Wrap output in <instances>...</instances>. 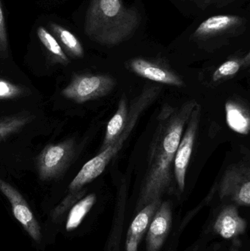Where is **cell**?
<instances>
[{
	"instance_id": "1",
	"label": "cell",
	"mask_w": 250,
	"mask_h": 251,
	"mask_svg": "<svg viewBox=\"0 0 250 251\" xmlns=\"http://www.w3.org/2000/svg\"><path fill=\"white\" fill-rule=\"evenodd\" d=\"M198 104L189 100L179 107L166 104L157 117V126L151 140L147 169L141 185L136 210L154 201L161 200L173 184V162L178 146L192 110Z\"/></svg>"
},
{
	"instance_id": "2",
	"label": "cell",
	"mask_w": 250,
	"mask_h": 251,
	"mask_svg": "<svg viewBox=\"0 0 250 251\" xmlns=\"http://www.w3.org/2000/svg\"><path fill=\"white\" fill-rule=\"evenodd\" d=\"M140 20L138 12L125 7L122 0H92L85 20V32L95 42L113 47L129 39Z\"/></svg>"
},
{
	"instance_id": "3",
	"label": "cell",
	"mask_w": 250,
	"mask_h": 251,
	"mask_svg": "<svg viewBox=\"0 0 250 251\" xmlns=\"http://www.w3.org/2000/svg\"><path fill=\"white\" fill-rule=\"evenodd\" d=\"M73 140L44 148L37 158V170L41 181H50L60 178L71 163L75 156Z\"/></svg>"
},
{
	"instance_id": "4",
	"label": "cell",
	"mask_w": 250,
	"mask_h": 251,
	"mask_svg": "<svg viewBox=\"0 0 250 251\" xmlns=\"http://www.w3.org/2000/svg\"><path fill=\"white\" fill-rule=\"evenodd\" d=\"M114 78L108 75H76L62 91L63 97L78 104L106 97L115 87Z\"/></svg>"
},
{
	"instance_id": "5",
	"label": "cell",
	"mask_w": 250,
	"mask_h": 251,
	"mask_svg": "<svg viewBox=\"0 0 250 251\" xmlns=\"http://www.w3.org/2000/svg\"><path fill=\"white\" fill-rule=\"evenodd\" d=\"M201 110V106L198 103L191 113L175 155L173 162V176L177 183L179 191L182 193L185 189L186 171L199 128Z\"/></svg>"
},
{
	"instance_id": "6",
	"label": "cell",
	"mask_w": 250,
	"mask_h": 251,
	"mask_svg": "<svg viewBox=\"0 0 250 251\" xmlns=\"http://www.w3.org/2000/svg\"><path fill=\"white\" fill-rule=\"evenodd\" d=\"M221 199H230L237 205H250V170L245 164H236L227 168L220 182Z\"/></svg>"
},
{
	"instance_id": "7",
	"label": "cell",
	"mask_w": 250,
	"mask_h": 251,
	"mask_svg": "<svg viewBox=\"0 0 250 251\" xmlns=\"http://www.w3.org/2000/svg\"><path fill=\"white\" fill-rule=\"evenodd\" d=\"M0 192L8 199L16 219L37 243L41 239V227L22 195L9 183L0 178Z\"/></svg>"
},
{
	"instance_id": "8",
	"label": "cell",
	"mask_w": 250,
	"mask_h": 251,
	"mask_svg": "<svg viewBox=\"0 0 250 251\" xmlns=\"http://www.w3.org/2000/svg\"><path fill=\"white\" fill-rule=\"evenodd\" d=\"M171 224V205L169 201L161 202L147 231L145 251H159L170 233Z\"/></svg>"
},
{
	"instance_id": "9",
	"label": "cell",
	"mask_w": 250,
	"mask_h": 251,
	"mask_svg": "<svg viewBox=\"0 0 250 251\" xmlns=\"http://www.w3.org/2000/svg\"><path fill=\"white\" fill-rule=\"evenodd\" d=\"M129 68L136 75L158 83L176 87L183 85L182 79L174 72L146 59H132L129 61Z\"/></svg>"
},
{
	"instance_id": "10",
	"label": "cell",
	"mask_w": 250,
	"mask_h": 251,
	"mask_svg": "<svg viewBox=\"0 0 250 251\" xmlns=\"http://www.w3.org/2000/svg\"><path fill=\"white\" fill-rule=\"evenodd\" d=\"M161 202V200L154 201L139 211L128 231L126 242V251H137L138 246L144 234L148 231L153 217Z\"/></svg>"
},
{
	"instance_id": "11",
	"label": "cell",
	"mask_w": 250,
	"mask_h": 251,
	"mask_svg": "<svg viewBox=\"0 0 250 251\" xmlns=\"http://www.w3.org/2000/svg\"><path fill=\"white\" fill-rule=\"evenodd\" d=\"M247 221L239 215L235 206H226L217 217L214 225L217 234L225 239H232L246 231Z\"/></svg>"
},
{
	"instance_id": "12",
	"label": "cell",
	"mask_w": 250,
	"mask_h": 251,
	"mask_svg": "<svg viewBox=\"0 0 250 251\" xmlns=\"http://www.w3.org/2000/svg\"><path fill=\"white\" fill-rule=\"evenodd\" d=\"M243 19L233 15H220L211 16L203 22L194 32L196 38H206L221 35L241 26Z\"/></svg>"
},
{
	"instance_id": "13",
	"label": "cell",
	"mask_w": 250,
	"mask_h": 251,
	"mask_svg": "<svg viewBox=\"0 0 250 251\" xmlns=\"http://www.w3.org/2000/svg\"><path fill=\"white\" fill-rule=\"evenodd\" d=\"M129 118V105L126 97L120 98L117 111L108 122L106 128L104 141L100 151L105 150L114 143L123 132Z\"/></svg>"
},
{
	"instance_id": "14",
	"label": "cell",
	"mask_w": 250,
	"mask_h": 251,
	"mask_svg": "<svg viewBox=\"0 0 250 251\" xmlns=\"http://www.w3.org/2000/svg\"><path fill=\"white\" fill-rule=\"evenodd\" d=\"M226 122L233 131L239 134H249L250 130V112L239 101L230 100L226 104Z\"/></svg>"
},
{
	"instance_id": "15",
	"label": "cell",
	"mask_w": 250,
	"mask_h": 251,
	"mask_svg": "<svg viewBox=\"0 0 250 251\" xmlns=\"http://www.w3.org/2000/svg\"><path fill=\"white\" fill-rule=\"evenodd\" d=\"M32 119L33 116L27 113L0 116V141L19 132Z\"/></svg>"
},
{
	"instance_id": "16",
	"label": "cell",
	"mask_w": 250,
	"mask_h": 251,
	"mask_svg": "<svg viewBox=\"0 0 250 251\" xmlns=\"http://www.w3.org/2000/svg\"><path fill=\"white\" fill-rule=\"evenodd\" d=\"M95 201L96 196L95 194L88 195L72 207L66 222V228L68 231H73L79 226L84 218L92 209Z\"/></svg>"
},
{
	"instance_id": "17",
	"label": "cell",
	"mask_w": 250,
	"mask_h": 251,
	"mask_svg": "<svg viewBox=\"0 0 250 251\" xmlns=\"http://www.w3.org/2000/svg\"><path fill=\"white\" fill-rule=\"evenodd\" d=\"M50 26L68 54L76 58L83 57V47L79 39L71 32L57 24L51 23Z\"/></svg>"
},
{
	"instance_id": "18",
	"label": "cell",
	"mask_w": 250,
	"mask_h": 251,
	"mask_svg": "<svg viewBox=\"0 0 250 251\" xmlns=\"http://www.w3.org/2000/svg\"><path fill=\"white\" fill-rule=\"evenodd\" d=\"M37 35L41 44L51 56L53 62L66 66L68 64L69 59L63 51L55 38L44 26H39L37 29Z\"/></svg>"
},
{
	"instance_id": "19",
	"label": "cell",
	"mask_w": 250,
	"mask_h": 251,
	"mask_svg": "<svg viewBox=\"0 0 250 251\" xmlns=\"http://www.w3.org/2000/svg\"><path fill=\"white\" fill-rule=\"evenodd\" d=\"M250 64V54L244 59H230L223 63L214 72L212 79L214 82H220L223 79L233 77L242 69V66Z\"/></svg>"
},
{
	"instance_id": "20",
	"label": "cell",
	"mask_w": 250,
	"mask_h": 251,
	"mask_svg": "<svg viewBox=\"0 0 250 251\" xmlns=\"http://www.w3.org/2000/svg\"><path fill=\"white\" fill-rule=\"evenodd\" d=\"M28 88L0 77V100H16L29 94Z\"/></svg>"
},
{
	"instance_id": "21",
	"label": "cell",
	"mask_w": 250,
	"mask_h": 251,
	"mask_svg": "<svg viewBox=\"0 0 250 251\" xmlns=\"http://www.w3.org/2000/svg\"><path fill=\"white\" fill-rule=\"evenodd\" d=\"M8 55V41L6 30L5 19L0 1V56L3 58Z\"/></svg>"
},
{
	"instance_id": "22",
	"label": "cell",
	"mask_w": 250,
	"mask_h": 251,
	"mask_svg": "<svg viewBox=\"0 0 250 251\" xmlns=\"http://www.w3.org/2000/svg\"><path fill=\"white\" fill-rule=\"evenodd\" d=\"M227 0H204V5H210L212 4H220L223 1H226Z\"/></svg>"
},
{
	"instance_id": "23",
	"label": "cell",
	"mask_w": 250,
	"mask_h": 251,
	"mask_svg": "<svg viewBox=\"0 0 250 251\" xmlns=\"http://www.w3.org/2000/svg\"><path fill=\"white\" fill-rule=\"evenodd\" d=\"M192 1H194V0H192Z\"/></svg>"
}]
</instances>
